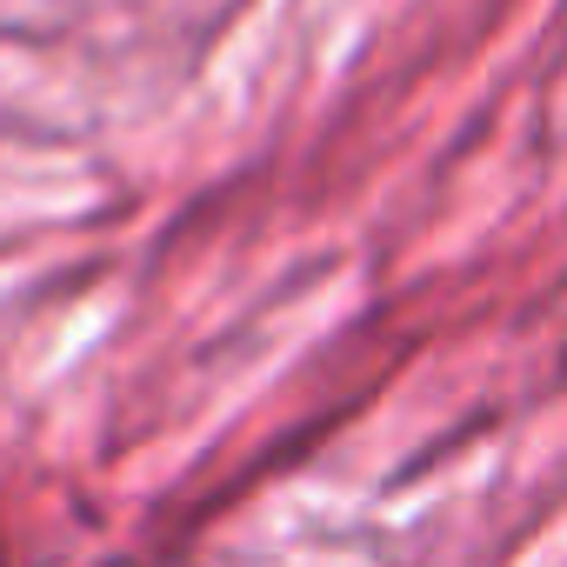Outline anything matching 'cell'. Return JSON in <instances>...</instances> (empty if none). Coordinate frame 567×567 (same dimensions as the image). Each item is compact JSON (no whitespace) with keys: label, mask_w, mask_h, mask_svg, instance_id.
Wrapping results in <instances>:
<instances>
[]
</instances>
